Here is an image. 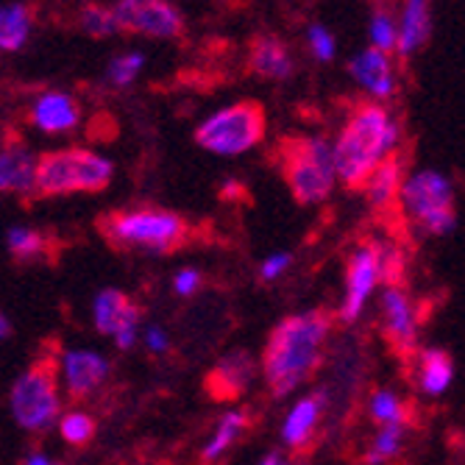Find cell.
Segmentation results:
<instances>
[{
	"instance_id": "cell-1",
	"label": "cell",
	"mask_w": 465,
	"mask_h": 465,
	"mask_svg": "<svg viewBox=\"0 0 465 465\" xmlns=\"http://www.w3.org/2000/svg\"><path fill=\"white\" fill-rule=\"evenodd\" d=\"M331 321V312L310 310L302 315H290L273 326L262 351V371L268 391L276 399L287 396L315 373Z\"/></svg>"
},
{
	"instance_id": "cell-2",
	"label": "cell",
	"mask_w": 465,
	"mask_h": 465,
	"mask_svg": "<svg viewBox=\"0 0 465 465\" xmlns=\"http://www.w3.org/2000/svg\"><path fill=\"white\" fill-rule=\"evenodd\" d=\"M396 143L399 125L391 112L376 101H360L343 123V132L331 148L334 176L351 193L365 190L368 179L382 164V159L393 153Z\"/></svg>"
},
{
	"instance_id": "cell-3",
	"label": "cell",
	"mask_w": 465,
	"mask_h": 465,
	"mask_svg": "<svg viewBox=\"0 0 465 465\" xmlns=\"http://www.w3.org/2000/svg\"><path fill=\"white\" fill-rule=\"evenodd\" d=\"M98 234L117 251L143 248L151 253H176L190 245L193 223L171 209H112L98 218Z\"/></svg>"
},
{
	"instance_id": "cell-4",
	"label": "cell",
	"mask_w": 465,
	"mask_h": 465,
	"mask_svg": "<svg viewBox=\"0 0 465 465\" xmlns=\"http://www.w3.org/2000/svg\"><path fill=\"white\" fill-rule=\"evenodd\" d=\"M114 167L87 148L45 151L34 162V198H59L70 193H101L109 187Z\"/></svg>"
},
{
	"instance_id": "cell-5",
	"label": "cell",
	"mask_w": 465,
	"mask_h": 465,
	"mask_svg": "<svg viewBox=\"0 0 465 465\" xmlns=\"http://www.w3.org/2000/svg\"><path fill=\"white\" fill-rule=\"evenodd\" d=\"M273 162L295 198V203L310 206L331 195L334 187V159L331 148L321 137H282Z\"/></svg>"
},
{
	"instance_id": "cell-6",
	"label": "cell",
	"mask_w": 465,
	"mask_h": 465,
	"mask_svg": "<svg viewBox=\"0 0 465 465\" xmlns=\"http://www.w3.org/2000/svg\"><path fill=\"white\" fill-rule=\"evenodd\" d=\"M62 410L59 399V354L42 351L20 373L12 388L15 420L28 432H45Z\"/></svg>"
},
{
	"instance_id": "cell-7",
	"label": "cell",
	"mask_w": 465,
	"mask_h": 465,
	"mask_svg": "<svg viewBox=\"0 0 465 465\" xmlns=\"http://www.w3.org/2000/svg\"><path fill=\"white\" fill-rule=\"evenodd\" d=\"M268 132V114L260 101H237L213 117H206L195 129V143L218 156H237L260 145Z\"/></svg>"
},
{
	"instance_id": "cell-8",
	"label": "cell",
	"mask_w": 465,
	"mask_h": 465,
	"mask_svg": "<svg viewBox=\"0 0 465 465\" xmlns=\"http://www.w3.org/2000/svg\"><path fill=\"white\" fill-rule=\"evenodd\" d=\"M399 201L407 215L430 234H446L454 229V187L438 171H420L401 182Z\"/></svg>"
},
{
	"instance_id": "cell-9",
	"label": "cell",
	"mask_w": 465,
	"mask_h": 465,
	"mask_svg": "<svg viewBox=\"0 0 465 465\" xmlns=\"http://www.w3.org/2000/svg\"><path fill=\"white\" fill-rule=\"evenodd\" d=\"M112 9L125 34L151 39H179L184 34V17L171 0H117Z\"/></svg>"
},
{
	"instance_id": "cell-10",
	"label": "cell",
	"mask_w": 465,
	"mask_h": 465,
	"mask_svg": "<svg viewBox=\"0 0 465 465\" xmlns=\"http://www.w3.org/2000/svg\"><path fill=\"white\" fill-rule=\"evenodd\" d=\"M382 334L388 346L396 351V357L412 360L415 357V341H418V312L410 302L407 290L388 287L382 295Z\"/></svg>"
},
{
	"instance_id": "cell-11",
	"label": "cell",
	"mask_w": 465,
	"mask_h": 465,
	"mask_svg": "<svg viewBox=\"0 0 465 465\" xmlns=\"http://www.w3.org/2000/svg\"><path fill=\"white\" fill-rule=\"evenodd\" d=\"M379 282V265H376V248L373 242L360 245L351 257H349V268H346V302L341 310V321L351 323L360 318L368 295L373 292Z\"/></svg>"
},
{
	"instance_id": "cell-12",
	"label": "cell",
	"mask_w": 465,
	"mask_h": 465,
	"mask_svg": "<svg viewBox=\"0 0 465 465\" xmlns=\"http://www.w3.org/2000/svg\"><path fill=\"white\" fill-rule=\"evenodd\" d=\"M251 379H253L251 354L232 351L203 376V393L209 401H237L245 396Z\"/></svg>"
},
{
	"instance_id": "cell-13",
	"label": "cell",
	"mask_w": 465,
	"mask_h": 465,
	"mask_svg": "<svg viewBox=\"0 0 465 465\" xmlns=\"http://www.w3.org/2000/svg\"><path fill=\"white\" fill-rule=\"evenodd\" d=\"M140 321V310L120 290H104L95 302V326L101 334H114L120 349L134 343V326Z\"/></svg>"
},
{
	"instance_id": "cell-14",
	"label": "cell",
	"mask_w": 465,
	"mask_h": 465,
	"mask_svg": "<svg viewBox=\"0 0 465 465\" xmlns=\"http://www.w3.org/2000/svg\"><path fill=\"white\" fill-rule=\"evenodd\" d=\"M349 73L351 78L365 87V93L373 95L376 104L391 101L396 95V73H393V62L388 54L376 51V48H365L360 56H354L349 62Z\"/></svg>"
},
{
	"instance_id": "cell-15",
	"label": "cell",
	"mask_w": 465,
	"mask_h": 465,
	"mask_svg": "<svg viewBox=\"0 0 465 465\" xmlns=\"http://www.w3.org/2000/svg\"><path fill=\"white\" fill-rule=\"evenodd\" d=\"M432 36V0H404L396 20V56L410 59Z\"/></svg>"
},
{
	"instance_id": "cell-16",
	"label": "cell",
	"mask_w": 465,
	"mask_h": 465,
	"mask_svg": "<svg viewBox=\"0 0 465 465\" xmlns=\"http://www.w3.org/2000/svg\"><path fill=\"white\" fill-rule=\"evenodd\" d=\"M248 70L265 81H284L292 75V54L276 34H257L248 42Z\"/></svg>"
},
{
	"instance_id": "cell-17",
	"label": "cell",
	"mask_w": 465,
	"mask_h": 465,
	"mask_svg": "<svg viewBox=\"0 0 465 465\" xmlns=\"http://www.w3.org/2000/svg\"><path fill=\"white\" fill-rule=\"evenodd\" d=\"M109 373V362L93 351H70L64 357V376L70 401H84Z\"/></svg>"
},
{
	"instance_id": "cell-18",
	"label": "cell",
	"mask_w": 465,
	"mask_h": 465,
	"mask_svg": "<svg viewBox=\"0 0 465 465\" xmlns=\"http://www.w3.org/2000/svg\"><path fill=\"white\" fill-rule=\"evenodd\" d=\"M81 120V106L75 104V98L64 95V93H48L42 95L34 109H31V123L39 132L45 134H62L75 129Z\"/></svg>"
},
{
	"instance_id": "cell-19",
	"label": "cell",
	"mask_w": 465,
	"mask_h": 465,
	"mask_svg": "<svg viewBox=\"0 0 465 465\" xmlns=\"http://www.w3.org/2000/svg\"><path fill=\"white\" fill-rule=\"evenodd\" d=\"M399 190H401V159L393 151L388 159H382V164L376 167L373 176L365 184L368 193V203L373 213H391V206L399 201Z\"/></svg>"
},
{
	"instance_id": "cell-20",
	"label": "cell",
	"mask_w": 465,
	"mask_h": 465,
	"mask_svg": "<svg viewBox=\"0 0 465 465\" xmlns=\"http://www.w3.org/2000/svg\"><path fill=\"white\" fill-rule=\"evenodd\" d=\"M323 407H326L323 391H321V393L304 396L299 404L292 407V412L287 415V424H284V440H287L292 449H304V446H310L312 432H315V427H318Z\"/></svg>"
},
{
	"instance_id": "cell-21",
	"label": "cell",
	"mask_w": 465,
	"mask_h": 465,
	"mask_svg": "<svg viewBox=\"0 0 465 465\" xmlns=\"http://www.w3.org/2000/svg\"><path fill=\"white\" fill-rule=\"evenodd\" d=\"M34 20L36 12L28 4H9L0 9V51H20L34 31Z\"/></svg>"
},
{
	"instance_id": "cell-22",
	"label": "cell",
	"mask_w": 465,
	"mask_h": 465,
	"mask_svg": "<svg viewBox=\"0 0 465 465\" xmlns=\"http://www.w3.org/2000/svg\"><path fill=\"white\" fill-rule=\"evenodd\" d=\"M454 376V362L451 354L443 349H427L418 354V385L430 396H440Z\"/></svg>"
},
{
	"instance_id": "cell-23",
	"label": "cell",
	"mask_w": 465,
	"mask_h": 465,
	"mask_svg": "<svg viewBox=\"0 0 465 465\" xmlns=\"http://www.w3.org/2000/svg\"><path fill=\"white\" fill-rule=\"evenodd\" d=\"M34 187V162L23 148H0V193H25Z\"/></svg>"
},
{
	"instance_id": "cell-24",
	"label": "cell",
	"mask_w": 465,
	"mask_h": 465,
	"mask_svg": "<svg viewBox=\"0 0 465 465\" xmlns=\"http://www.w3.org/2000/svg\"><path fill=\"white\" fill-rule=\"evenodd\" d=\"M75 23H78V28H81L84 34H87V36H95V39H106V36L120 34L114 9L106 6V4H84V6L78 9Z\"/></svg>"
},
{
	"instance_id": "cell-25",
	"label": "cell",
	"mask_w": 465,
	"mask_h": 465,
	"mask_svg": "<svg viewBox=\"0 0 465 465\" xmlns=\"http://www.w3.org/2000/svg\"><path fill=\"white\" fill-rule=\"evenodd\" d=\"M248 424H251V418H248V412L245 410H240V412H229L223 420H221V427H218V432H215V438H213V443H209L206 449H203V462H215L245 430H248Z\"/></svg>"
},
{
	"instance_id": "cell-26",
	"label": "cell",
	"mask_w": 465,
	"mask_h": 465,
	"mask_svg": "<svg viewBox=\"0 0 465 465\" xmlns=\"http://www.w3.org/2000/svg\"><path fill=\"white\" fill-rule=\"evenodd\" d=\"M371 42H373L371 48L382 51L388 56L396 51V15L382 0H376V6L371 12Z\"/></svg>"
},
{
	"instance_id": "cell-27",
	"label": "cell",
	"mask_w": 465,
	"mask_h": 465,
	"mask_svg": "<svg viewBox=\"0 0 465 465\" xmlns=\"http://www.w3.org/2000/svg\"><path fill=\"white\" fill-rule=\"evenodd\" d=\"M48 237L31 232V229H12L9 232V251L17 262H31V260H45L48 257Z\"/></svg>"
},
{
	"instance_id": "cell-28",
	"label": "cell",
	"mask_w": 465,
	"mask_h": 465,
	"mask_svg": "<svg viewBox=\"0 0 465 465\" xmlns=\"http://www.w3.org/2000/svg\"><path fill=\"white\" fill-rule=\"evenodd\" d=\"M95 430H98L95 418L87 415V412H67V415L59 420V432H62V438H64L70 446H75V449L87 446V443L95 438Z\"/></svg>"
},
{
	"instance_id": "cell-29",
	"label": "cell",
	"mask_w": 465,
	"mask_h": 465,
	"mask_svg": "<svg viewBox=\"0 0 465 465\" xmlns=\"http://www.w3.org/2000/svg\"><path fill=\"white\" fill-rule=\"evenodd\" d=\"M371 418L376 420L379 427L385 424H401L407 420V404H401V399L391 391H379L371 399Z\"/></svg>"
},
{
	"instance_id": "cell-30",
	"label": "cell",
	"mask_w": 465,
	"mask_h": 465,
	"mask_svg": "<svg viewBox=\"0 0 465 465\" xmlns=\"http://www.w3.org/2000/svg\"><path fill=\"white\" fill-rule=\"evenodd\" d=\"M401 438H404V427L401 424H385L382 430L376 432V438L371 443V451L365 454V462L368 465H379V462L391 460L399 451Z\"/></svg>"
},
{
	"instance_id": "cell-31",
	"label": "cell",
	"mask_w": 465,
	"mask_h": 465,
	"mask_svg": "<svg viewBox=\"0 0 465 465\" xmlns=\"http://www.w3.org/2000/svg\"><path fill=\"white\" fill-rule=\"evenodd\" d=\"M143 54H125V56H117L112 59L109 70H106V78L112 87H129V84L137 78V73L143 70Z\"/></svg>"
},
{
	"instance_id": "cell-32",
	"label": "cell",
	"mask_w": 465,
	"mask_h": 465,
	"mask_svg": "<svg viewBox=\"0 0 465 465\" xmlns=\"http://www.w3.org/2000/svg\"><path fill=\"white\" fill-rule=\"evenodd\" d=\"M307 39H310V51L315 59L321 62H331L334 59V36L323 28V25H310L307 31Z\"/></svg>"
},
{
	"instance_id": "cell-33",
	"label": "cell",
	"mask_w": 465,
	"mask_h": 465,
	"mask_svg": "<svg viewBox=\"0 0 465 465\" xmlns=\"http://www.w3.org/2000/svg\"><path fill=\"white\" fill-rule=\"evenodd\" d=\"M198 284H201V273H198V271H193V268H187V271H182V273L176 276V290H179L182 295L195 292V290H198Z\"/></svg>"
},
{
	"instance_id": "cell-34",
	"label": "cell",
	"mask_w": 465,
	"mask_h": 465,
	"mask_svg": "<svg viewBox=\"0 0 465 465\" xmlns=\"http://www.w3.org/2000/svg\"><path fill=\"white\" fill-rule=\"evenodd\" d=\"M287 262H290L287 253H279V257H271V260L262 265V279H265V282H268V279H276V276L287 268Z\"/></svg>"
},
{
	"instance_id": "cell-35",
	"label": "cell",
	"mask_w": 465,
	"mask_h": 465,
	"mask_svg": "<svg viewBox=\"0 0 465 465\" xmlns=\"http://www.w3.org/2000/svg\"><path fill=\"white\" fill-rule=\"evenodd\" d=\"M23 465H67V462H54V460H48V457H39V454H34V457H28Z\"/></svg>"
},
{
	"instance_id": "cell-36",
	"label": "cell",
	"mask_w": 465,
	"mask_h": 465,
	"mask_svg": "<svg viewBox=\"0 0 465 465\" xmlns=\"http://www.w3.org/2000/svg\"><path fill=\"white\" fill-rule=\"evenodd\" d=\"M148 343H151L153 349H162V346H164V341H162V334H159L156 329H153V331L148 334Z\"/></svg>"
},
{
	"instance_id": "cell-37",
	"label": "cell",
	"mask_w": 465,
	"mask_h": 465,
	"mask_svg": "<svg viewBox=\"0 0 465 465\" xmlns=\"http://www.w3.org/2000/svg\"><path fill=\"white\" fill-rule=\"evenodd\" d=\"M12 334V326H9V321L0 315V341H4V337H9Z\"/></svg>"
},
{
	"instance_id": "cell-38",
	"label": "cell",
	"mask_w": 465,
	"mask_h": 465,
	"mask_svg": "<svg viewBox=\"0 0 465 465\" xmlns=\"http://www.w3.org/2000/svg\"><path fill=\"white\" fill-rule=\"evenodd\" d=\"M262 465H284V460H282V454L273 451V454H268V457L262 460Z\"/></svg>"
}]
</instances>
